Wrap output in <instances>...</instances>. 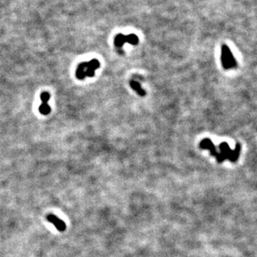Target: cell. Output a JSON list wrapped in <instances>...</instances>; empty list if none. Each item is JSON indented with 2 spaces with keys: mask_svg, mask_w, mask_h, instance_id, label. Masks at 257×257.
<instances>
[{
  "mask_svg": "<svg viewBox=\"0 0 257 257\" xmlns=\"http://www.w3.org/2000/svg\"><path fill=\"white\" fill-rule=\"evenodd\" d=\"M221 63L223 68L226 69H231L235 68L237 65L236 60L234 58L231 49L226 45H223L221 48Z\"/></svg>",
  "mask_w": 257,
  "mask_h": 257,
  "instance_id": "obj_1",
  "label": "cell"
},
{
  "mask_svg": "<svg viewBox=\"0 0 257 257\" xmlns=\"http://www.w3.org/2000/svg\"><path fill=\"white\" fill-rule=\"evenodd\" d=\"M219 149H220V153H218L216 158L219 163H222L226 160H228L232 150L230 148V145L226 142H222L219 145Z\"/></svg>",
  "mask_w": 257,
  "mask_h": 257,
  "instance_id": "obj_2",
  "label": "cell"
},
{
  "mask_svg": "<svg viewBox=\"0 0 257 257\" xmlns=\"http://www.w3.org/2000/svg\"><path fill=\"white\" fill-rule=\"evenodd\" d=\"M47 221H49L50 223H52L53 226H55L57 230L60 232H63L66 230V225L64 223V221L58 218L57 216L53 215V214H49L46 216Z\"/></svg>",
  "mask_w": 257,
  "mask_h": 257,
  "instance_id": "obj_3",
  "label": "cell"
},
{
  "mask_svg": "<svg viewBox=\"0 0 257 257\" xmlns=\"http://www.w3.org/2000/svg\"><path fill=\"white\" fill-rule=\"evenodd\" d=\"M100 67V61L98 59H92L88 63V67L85 69V77H94L95 74V70Z\"/></svg>",
  "mask_w": 257,
  "mask_h": 257,
  "instance_id": "obj_4",
  "label": "cell"
},
{
  "mask_svg": "<svg viewBox=\"0 0 257 257\" xmlns=\"http://www.w3.org/2000/svg\"><path fill=\"white\" fill-rule=\"evenodd\" d=\"M200 147L203 150H208L211 152V155H213L214 157H216V155H218V152L216 150V147L213 144L212 140L210 139H204L203 140L200 141Z\"/></svg>",
  "mask_w": 257,
  "mask_h": 257,
  "instance_id": "obj_5",
  "label": "cell"
},
{
  "mask_svg": "<svg viewBox=\"0 0 257 257\" xmlns=\"http://www.w3.org/2000/svg\"><path fill=\"white\" fill-rule=\"evenodd\" d=\"M88 63H89V62H83V63H80L79 64L75 74L76 78H77L79 80L85 79V72L86 68L88 67Z\"/></svg>",
  "mask_w": 257,
  "mask_h": 257,
  "instance_id": "obj_6",
  "label": "cell"
},
{
  "mask_svg": "<svg viewBox=\"0 0 257 257\" xmlns=\"http://www.w3.org/2000/svg\"><path fill=\"white\" fill-rule=\"evenodd\" d=\"M129 85H130V87L133 89L134 91H135L139 96H141V97H145L146 95V92L145 91V90H143V88L141 87V85H139V83H138L137 81L130 80Z\"/></svg>",
  "mask_w": 257,
  "mask_h": 257,
  "instance_id": "obj_7",
  "label": "cell"
},
{
  "mask_svg": "<svg viewBox=\"0 0 257 257\" xmlns=\"http://www.w3.org/2000/svg\"><path fill=\"white\" fill-rule=\"evenodd\" d=\"M240 150H241V145L239 143H237L236 145H235V149L231 150V155H230L228 160L230 161H231V162H236L238 159H239V156H240Z\"/></svg>",
  "mask_w": 257,
  "mask_h": 257,
  "instance_id": "obj_8",
  "label": "cell"
},
{
  "mask_svg": "<svg viewBox=\"0 0 257 257\" xmlns=\"http://www.w3.org/2000/svg\"><path fill=\"white\" fill-rule=\"evenodd\" d=\"M125 44V40H124V35L122 34H118L115 36L114 39V46L116 47L118 49H121L123 45Z\"/></svg>",
  "mask_w": 257,
  "mask_h": 257,
  "instance_id": "obj_9",
  "label": "cell"
},
{
  "mask_svg": "<svg viewBox=\"0 0 257 257\" xmlns=\"http://www.w3.org/2000/svg\"><path fill=\"white\" fill-rule=\"evenodd\" d=\"M124 40L125 43L132 44V45H137L139 44V38L136 36L135 34H128V35H124Z\"/></svg>",
  "mask_w": 257,
  "mask_h": 257,
  "instance_id": "obj_10",
  "label": "cell"
},
{
  "mask_svg": "<svg viewBox=\"0 0 257 257\" xmlns=\"http://www.w3.org/2000/svg\"><path fill=\"white\" fill-rule=\"evenodd\" d=\"M39 113L43 115H48L50 114L51 112V107L49 106V104H45V103H42L41 105L39 108Z\"/></svg>",
  "mask_w": 257,
  "mask_h": 257,
  "instance_id": "obj_11",
  "label": "cell"
},
{
  "mask_svg": "<svg viewBox=\"0 0 257 257\" xmlns=\"http://www.w3.org/2000/svg\"><path fill=\"white\" fill-rule=\"evenodd\" d=\"M40 99H41L42 100V103L48 104L49 99H50V95H49V93L43 92L41 95H40Z\"/></svg>",
  "mask_w": 257,
  "mask_h": 257,
  "instance_id": "obj_12",
  "label": "cell"
}]
</instances>
